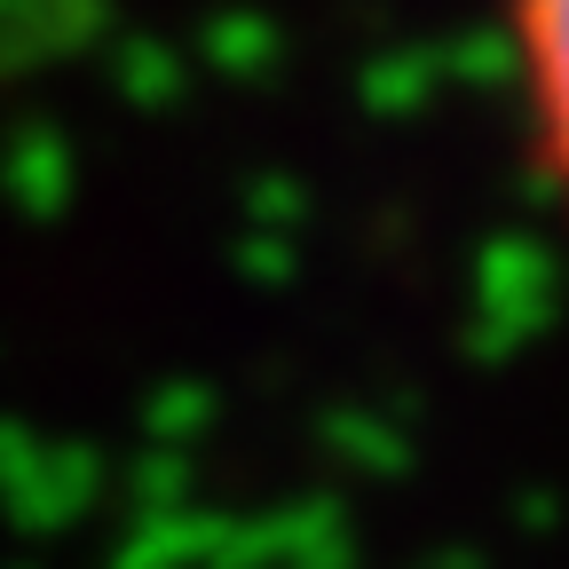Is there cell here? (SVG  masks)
Masks as SVG:
<instances>
[{
    "mask_svg": "<svg viewBox=\"0 0 569 569\" xmlns=\"http://www.w3.org/2000/svg\"><path fill=\"white\" fill-rule=\"evenodd\" d=\"M498 63L522 174L553 213H569V0H498Z\"/></svg>",
    "mask_w": 569,
    "mask_h": 569,
    "instance_id": "1",
    "label": "cell"
}]
</instances>
